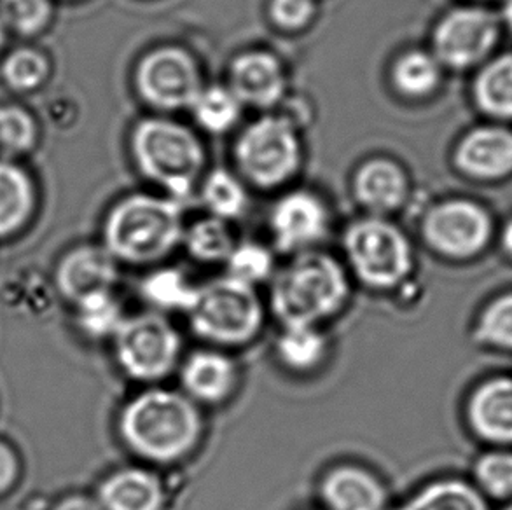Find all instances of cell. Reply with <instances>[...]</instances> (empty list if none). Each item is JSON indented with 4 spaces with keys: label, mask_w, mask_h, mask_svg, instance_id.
Returning <instances> with one entry per match:
<instances>
[{
    "label": "cell",
    "mask_w": 512,
    "mask_h": 510,
    "mask_svg": "<svg viewBox=\"0 0 512 510\" xmlns=\"http://www.w3.org/2000/svg\"><path fill=\"white\" fill-rule=\"evenodd\" d=\"M119 441L137 462L163 469L196 455L207 434L205 409L172 386H142L116 420Z\"/></svg>",
    "instance_id": "6da1fadb"
},
{
    "label": "cell",
    "mask_w": 512,
    "mask_h": 510,
    "mask_svg": "<svg viewBox=\"0 0 512 510\" xmlns=\"http://www.w3.org/2000/svg\"><path fill=\"white\" fill-rule=\"evenodd\" d=\"M352 287L345 262L324 250H308L277 269L266 304L278 325L326 327L348 308Z\"/></svg>",
    "instance_id": "7a4b0ae2"
},
{
    "label": "cell",
    "mask_w": 512,
    "mask_h": 510,
    "mask_svg": "<svg viewBox=\"0 0 512 510\" xmlns=\"http://www.w3.org/2000/svg\"><path fill=\"white\" fill-rule=\"evenodd\" d=\"M184 215L170 196L132 194L104 222V247L119 264L160 266L182 245Z\"/></svg>",
    "instance_id": "3957f363"
},
{
    "label": "cell",
    "mask_w": 512,
    "mask_h": 510,
    "mask_svg": "<svg viewBox=\"0 0 512 510\" xmlns=\"http://www.w3.org/2000/svg\"><path fill=\"white\" fill-rule=\"evenodd\" d=\"M268 315V304L257 289L224 273L198 283L196 297L184 317L201 345L235 352L257 341Z\"/></svg>",
    "instance_id": "277c9868"
},
{
    "label": "cell",
    "mask_w": 512,
    "mask_h": 510,
    "mask_svg": "<svg viewBox=\"0 0 512 510\" xmlns=\"http://www.w3.org/2000/svg\"><path fill=\"white\" fill-rule=\"evenodd\" d=\"M343 255L352 280L378 294L401 292L415 271L408 236L380 215H369L346 228Z\"/></svg>",
    "instance_id": "5b68a950"
},
{
    "label": "cell",
    "mask_w": 512,
    "mask_h": 510,
    "mask_svg": "<svg viewBox=\"0 0 512 510\" xmlns=\"http://www.w3.org/2000/svg\"><path fill=\"white\" fill-rule=\"evenodd\" d=\"M132 156L147 180L167 191L173 200L193 193L205 165L200 138L172 119H142L133 128Z\"/></svg>",
    "instance_id": "8992f818"
},
{
    "label": "cell",
    "mask_w": 512,
    "mask_h": 510,
    "mask_svg": "<svg viewBox=\"0 0 512 510\" xmlns=\"http://www.w3.org/2000/svg\"><path fill=\"white\" fill-rule=\"evenodd\" d=\"M111 343L119 371L140 386L170 380L186 353L172 317L153 310L128 315Z\"/></svg>",
    "instance_id": "52a82bcc"
},
{
    "label": "cell",
    "mask_w": 512,
    "mask_h": 510,
    "mask_svg": "<svg viewBox=\"0 0 512 510\" xmlns=\"http://www.w3.org/2000/svg\"><path fill=\"white\" fill-rule=\"evenodd\" d=\"M235 159L250 184L261 189L284 186L303 161L299 126L285 114L252 121L236 138Z\"/></svg>",
    "instance_id": "ba28073f"
},
{
    "label": "cell",
    "mask_w": 512,
    "mask_h": 510,
    "mask_svg": "<svg viewBox=\"0 0 512 510\" xmlns=\"http://www.w3.org/2000/svg\"><path fill=\"white\" fill-rule=\"evenodd\" d=\"M135 86L147 105L165 112L191 109L203 90L198 63L187 51L173 46L153 49L140 60Z\"/></svg>",
    "instance_id": "9c48e42d"
},
{
    "label": "cell",
    "mask_w": 512,
    "mask_h": 510,
    "mask_svg": "<svg viewBox=\"0 0 512 510\" xmlns=\"http://www.w3.org/2000/svg\"><path fill=\"white\" fill-rule=\"evenodd\" d=\"M271 238L284 254L319 249L331 231V214L320 196L296 189L284 194L270 212Z\"/></svg>",
    "instance_id": "30bf717a"
},
{
    "label": "cell",
    "mask_w": 512,
    "mask_h": 510,
    "mask_svg": "<svg viewBox=\"0 0 512 510\" xmlns=\"http://www.w3.org/2000/svg\"><path fill=\"white\" fill-rule=\"evenodd\" d=\"M179 388L198 406H224L235 397L242 381V369L233 352L200 345L184 353L177 369Z\"/></svg>",
    "instance_id": "8fae6325"
},
{
    "label": "cell",
    "mask_w": 512,
    "mask_h": 510,
    "mask_svg": "<svg viewBox=\"0 0 512 510\" xmlns=\"http://www.w3.org/2000/svg\"><path fill=\"white\" fill-rule=\"evenodd\" d=\"M497 39L492 14L479 9H457L446 14L434 32V56L448 67L464 69L479 62Z\"/></svg>",
    "instance_id": "7c38bea8"
},
{
    "label": "cell",
    "mask_w": 512,
    "mask_h": 510,
    "mask_svg": "<svg viewBox=\"0 0 512 510\" xmlns=\"http://www.w3.org/2000/svg\"><path fill=\"white\" fill-rule=\"evenodd\" d=\"M490 233L481 208L467 201H448L432 208L423 221V238L432 249L448 257L476 254Z\"/></svg>",
    "instance_id": "4fadbf2b"
},
{
    "label": "cell",
    "mask_w": 512,
    "mask_h": 510,
    "mask_svg": "<svg viewBox=\"0 0 512 510\" xmlns=\"http://www.w3.org/2000/svg\"><path fill=\"white\" fill-rule=\"evenodd\" d=\"M322 510H388L390 491L380 474L359 463H336L317 486Z\"/></svg>",
    "instance_id": "5bb4252c"
},
{
    "label": "cell",
    "mask_w": 512,
    "mask_h": 510,
    "mask_svg": "<svg viewBox=\"0 0 512 510\" xmlns=\"http://www.w3.org/2000/svg\"><path fill=\"white\" fill-rule=\"evenodd\" d=\"M229 88L243 107L273 109L287 95V74L278 56L264 49H250L236 56L229 67Z\"/></svg>",
    "instance_id": "9a60e30c"
},
{
    "label": "cell",
    "mask_w": 512,
    "mask_h": 510,
    "mask_svg": "<svg viewBox=\"0 0 512 510\" xmlns=\"http://www.w3.org/2000/svg\"><path fill=\"white\" fill-rule=\"evenodd\" d=\"M55 280L60 294L77 304L86 297L116 289L119 262L104 245H79L58 262Z\"/></svg>",
    "instance_id": "2e32d148"
},
{
    "label": "cell",
    "mask_w": 512,
    "mask_h": 510,
    "mask_svg": "<svg viewBox=\"0 0 512 510\" xmlns=\"http://www.w3.org/2000/svg\"><path fill=\"white\" fill-rule=\"evenodd\" d=\"M102 510H167L168 488L160 470L135 463L112 470L98 486Z\"/></svg>",
    "instance_id": "e0dca14e"
},
{
    "label": "cell",
    "mask_w": 512,
    "mask_h": 510,
    "mask_svg": "<svg viewBox=\"0 0 512 510\" xmlns=\"http://www.w3.org/2000/svg\"><path fill=\"white\" fill-rule=\"evenodd\" d=\"M333 345L326 327L319 325H280L273 355L285 373L312 376L326 366Z\"/></svg>",
    "instance_id": "ac0fdd59"
},
{
    "label": "cell",
    "mask_w": 512,
    "mask_h": 510,
    "mask_svg": "<svg viewBox=\"0 0 512 510\" xmlns=\"http://www.w3.org/2000/svg\"><path fill=\"white\" fill-rule=\"evenodd\" d=\"M353 193L371 215L392 214L408 196V179L392 159H369L353 177Z\"/></svg>",
    "instance_id": "d6986e66"
},
{
    "label": "cell",
    "mask_w": 512,
    "mask_h": 510,
    "mask_svg": "<svg viewBox=\"0 0 512 510\" xmlns=\"http://www.w3.org/2000/svg\"><path fill=\"white\" fill-rule=\"evenodd\" d=\"M457 163L481 179L506 175L512 170V133L499 128L472 131L458 147Z\"/></svg>",
    "instance_id": "ffe728a7"
},
{
    "label": "cell",
    "mask_w": 512,
    "mask_h": 510,
    "mask_svg": "<svg viewBox=\"0 0 512 510\" xmlns=\"http://www.w3.org/2000/svg\"><path fill=\"white\" fill-rule=\"evenodd\" d=\"M34 180L21 166L0 159V240L16 235L34 217Z\"/></svg>",
    "instance_id": "44dd1931"
},
{
    "label": "cell",
    "mask_w": 512,
    "mask_h": 510,
    "mask_svg": "<svg viewBox=\"0 0 512 510\" xmlns=\"http://www.w3.org/2000/svg\"><path fill=\"white\" fill-rule=\"evenodd\" d=\"M198 283L184 269L175 266H154L139 285V294L146 310L158 311L172 317L186 315L196 297Z\"/></svg>",
    "instance_id": "7402d4cb"
},
{
    "label": "cell",
    "mask_w": 512,
    "mask_h": 510,
    "mask_svg": "<svg viewBox=\"0 0 512 510\" xmlns=\"http://www.w3.org/2000/svg\"><path fill=\"white\" fill-rule=\"evenodd\" d=\"M469 418L479 435L490 441H512V380L481 386L469 404Z\"/></svg>",
    "instance_id": "603a6c76"
},
{
    "label": "cell",
    "mask_w": 512,
    "mask_h": 510,
    "mask_svg": "<svg viewBox=\"0 0 512 510\" xmlns=\"http://www.w3.org/2000/svg\"><path fill=\"white\" fill-rule=\"evenodd\" d=\"M228 221L208 215L184 229L182 245L189 257L200 264H224L236 245Z\"/></svg>",
    "instance_id": "cb8c5ba5"
},
{
    "label": "cell",
    "mask_w": 512,
    "mask_h": 510,
    "mask_svg": "<svg viewBox=\"0 0 512 510\" xmlns=\"http://www.w3.org/2000/svg\"><path fill=\"white\" fill-rule=\"evenodd\" d=\"M388 510H486L478 491L455 479L427 484Z\"/></svg>",
    "instance_id": "d4e9b609"
},
{
    "label": "cell",
    "mask_w": 512,
    "mask_h": 510,
    "mask_svg": "<svg viewBox=\"0 0 512 510\" xmlns=\"http://www.w3.org/2000/svg\"><path fill=\"white\" fill-rule=\"evenodd\" d=\"M193 118L203 130L222 135L233 130L242 118L243 104L229 86H203L191 105Z\"/></svg>",
    "instance_id": "484cf974"
},
{
    "label": "cell",
    "mask_w": 512,
    "mask_h": 510,
    "mask_svg": "<svg viewBox=\"0 0 512 510\" xmlns=\"http://www.w3.org/2000/svg\"><path fill=\"white\" fill-rule=\"evenodd\" d=\"M74 306H76V324L79 331L93 341H104V339L111 341L128 317L125 306L116 296V290L86 297Z\"/></svg>",
    "instance_id": "4316f807"
},
{
    "label": "cell",
    "mask_w": 512,
    "mask_h": 510,
    "mask_svg": "<svg viewBox=\"0 0 512 510\" xmlns=\"http://www.w3.org/2000/svg\"><path fill=\"white\" fill-rule=\"evenodd\" d=\"M441 79V63L425 51H408L395 60L392 81L404 97L422 98L436 90Z\"/></svg>",
    "instance_id": "83f0119b"
},
{
    "label": "cell",
    "mask_w": 512,
    "mask_h": 510,
    "mask_svg": "<svg viewBox=\"0 0 512 510\" xmlns=\"http://www.w3.org/2000/svg\"><path fill=\"white\" fill-rule=\"evenodd\" d=\"M201 201L210 215L222 221H235L242 217L249 205V194L242 180L228 170L208 173L201 184Z\"/></svg>",
    "instance_id": "f1b7e54d"
},
{
    "label": "cell",
    "mask_w": 512,
    "mask_h": 510,
    "mask_svg": "<svg viewBox=\"0 0 512 510\" xmlns=\"http://www.w3.org/2000/svg\"><path fill=\"white\" fill-rule=\"evenodd\" d=\"M0 74L9 90L16 93H32L48 83L51 76V62L41 49L16 48L6 55Z\"/></svg>",
    "instance_id": "f546056e"
},
{
    "label": "cell",
    "mask_w": 512,
    "mask_h": 510,
    "mask_svg": "<svg viewBox=\"0 0 512 510\" xmlns=\"http://www.w3.org/2000/svg\"><path fill=\"white\" fill-rule=\"evenodd\" d=\"M224 266L226 275L254 289L270 283L278 269L273 249L259 242L236 243Z\"/></svg>",
    "instance_id": "4dcf8cb0"
},
{
    "label": "cell",
    "mask_w": 512,
    "mask_h": 510,
    "mask_svg": "<svg viewBox=\"0 0 512 510\" xmlns=\"http://www.w3.org/2000/svg\"><path fill=\"white\" fill-rule=\"evenodd\" d=\"M476 98L493 116L512 118V56H502L481 72Z\"/></svg>",
    "instance_id": "1f68e13d"
},
{
    "label": "cell",
    "mask_w": 512,
    "mask_h": 510,
    "mask_svg": "<svg viewBox=\"0 0 512 510\" xmlns=\"http://www.w3.org/2000/svg\"><path fill=\"white\" fill-rule=\"evenodd\" d=\"M39 128L34 116L21 105H0V152L23 156L35 149Z\"/></svg>",
    "instance_id": "d6a6232c"
},
{
    "label": "cell",
    "mask_w": 512,
    "mask_h": 510,
    "mask_svg": "<svg viewBox=\"0 0 512 510\" xmlns=\"http://www.w3.org/2000/svg\"><path fill=\"white\" fill-rule=\"evenodd\" d=\"M53 18L51 0H0V21L21 37L41 34Z\"/></svg>",
    "instance_id": "836d02e7"
},
{
    "label": "cell",
    "mask_w": 512,
    "mask_h": 510,
    "mask_svg": "<svg viewBox=\"0 0 512 510\" xmlns=\"http://www.w3.org/2000/svg\"><path fill=\"white\" fill-rule=\"evenodd\" d=\"M478 332L483 341L512 348V296L502 297L485 311Z\"/></svg>",
    "instance_id": "e575fe53"
},
{
    "label": "cell",
    "mask_w": 512,
    "mask_h": 510,
    "mask_svg": "<svg viewBox=\"0 0 512 510\" xmlns=\"http://www.w3.org/2000/svg\"><path fill=\"white\" fill-rule=\"evenodd\" d=\"M315 14V0H270L271 21L287 32H298L308 27Z\"/></svg>",
    "instance_id": "d590c367"
},
{
    "label": "cell",
    "mask_w": 512,
    "mask_h": 510,
    "mask_svg": "<svg viewBox=\"0 0 512 510\" xmlns=\"http://www.w3.org/2000/svg\"><path fill=\"white\" fill-rule=\"evenodd\" d=\"M481 486L492 495L512 493V455H488L481 458L476 469Z\"/></svg>",
    "instance_id": "8d00e7d4"
},
{
    "label": "cell",
    "mask_w": 512,
    "mask_h": 510,
    "mask_svg": "<svg viewBox=\"0 0 512 510\" xmlns=\"http://www.w3.org/2000/svg\"><path fill=\"white\" fill-rule=\"evenodd\" d=\"M20 472V463L14 455L11 446L6 442L0 441V495L13 486L14 481L18 479Z\"/></svg>",
    "instance_id": "74e56055"
},
{
    "label": "cell",
    "mask_w": 512,
    "mask_h": 510,
    "mask_svg": "<svg viewBox=\"0 0 512 510\" xmlns=\"http://www.w3.org/2000/svg\"><path fill=\"white\" fill-rule=\"evenodd\" d=\"M53 510H102L97 497L88 495H70L60 500Z\"/></svg>",
    "instance_id": "f35d334b"
},
{
    "label": "cell",
    "mask_w": 512,
    "mask_h": 510,
    "mask_svg": "<svg viewBox=\"0 0 512 510\" xmlns=\"http://www.w3.org/2000/svg\"><path fill=\"white\" fill-rule=\"evenodd\" d=\"M504 243H506V249L512 254V222L507 226L506 233H504Z\"/></svg>",
    "instance_id": "ab89813d"
},
{
    "label": "cell",
    "mask_w": 512,
    "mask_h": 510,
    "mask_svg": "<svg viewBox=\"0 0 512 510\" xmlns=\"http://www.w3.org/2000/svg\"><path fill=\"white\" fill-rule=\"evenodd\" d=\"M504 14H506V20L507 23H509V27L512 28V0H507Z\"/></svg>",
    "instance_id": "60d3db41"
},
{
    "label": "cell",
    "mask_w": 512,
    "mask_h": 510,
    "mask_svg": "<svg viewBox=\"0 0 512 510\" xmlns=\"http://www.w3.org/2000/svg\"><path fill=\"white\" fill-rule=\"evenodd\" d=\"M4 42H6V28H4L2 21H0V49L4 46Z\"/></svg>",
    "instance_id": "b9f144b4"
},
{
    "label": "cell",
    "mask_w": 512,
    "mask_h": 510,
    "mask_svg": "<svg viewBox=\"0 0 512 510\" xmlns=\"http://www.w3.org/2000/svg\"><path fill=\"white\" fill-rule=\"evenodd\" d=\"M509 510H512V507H511V509H509Z\"/></svg>",
    "instance_id": "7bdbcfd3"
}]
</instances>
